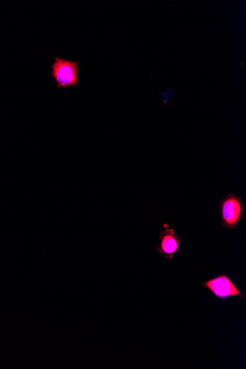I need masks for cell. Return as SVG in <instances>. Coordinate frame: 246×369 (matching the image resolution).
<instances>
[{
	"label": "cell",
	"instance_id": "6da1fadb",
	"mask_svg": "<svg viewBox=\"0 0 246 369\" xmlns=\"http://www.w3.org/2000/svg\"><path fill=\"white\" fill-rule=\"evenodd\" d=\"M79 63L77 60L56 57L51 66V75L58 88H68L80 84Z\"/></svg>",
	"mask_w": 246,
	"mask_h": 369
},
{
	"label": "cell",
	"instance_id": "7a4b0ae2",
	"mask_svg": "<svg viewBox=\"0 0 246 369\" xmlns=\"http://www.w3.org/2000/svg\"><path fill=\"white\" fill-rule=\"evenodd\" d=\"M222 226L236 229L243 217L244 208L241 198L237 195L228 193L220 204Z\"/></svg>",
	"mask_w": 246,
	"mask_h": 369
},
{
	"label": "cell",
	"instance_id": "277c9868",
	"mask_svg": "<svg viewBox=\"0 0 246 369\" xmlns=\"http://www.w3.org/2000/svg\"><path fill=\"white\" fill-rule=\"evenodd\" d=\"M163 231L160 235L157 250L166 259H172L180 252L181 240L174 228L163 224Z\"/></svg>",
	"mask_w": 246,
	"mask_h": 369
},
{
	"label": "cell",
	"instance_id": "3957f363",
	"mask_svg": "<svg viewBox=\"0 0 246 369\" xmlns=\"http://www.w3.org/2000/svg\"><path fill=\"white\" fill-rule=\"evenodd\" d=\"M202 286L220 299H226L229 297L245 298L235 283L226 274L205 282Z\"/></svg>",
	"mask_w": 246,
	"mask_h": 369
}]
</instances>
